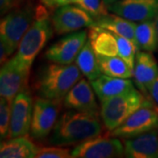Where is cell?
<instances>
[{
	"label": "cell",
	"mask_w": 158,
	"mask_h": 158,
	"mask_svg": "<svg viewBox=\"0 0 158 158\" xmlns=\"http://www.w3.org/2000/svg\"><path fill=\"white\" fill-rule=\"evenodd\" d=\"M11 102L5 98H0V137L6 140L8 137L11 124Z\"/></svg>",
	"instance_id": "cell-25"
},
{
	"label": "cell",
	"mask_w": 158,
	"mask_h": 158,
	"mask_svg": "<svg viewBox=\"0 0 158 158\" xmlns=\"http://www.w3.org/2000/svg\"><path fill=\"white\" fill-rule=\"evenodd\" d=\"M77 0H46L43 4L47 7L53 8V7H60L66 5H73L77 3Z\"/></svg>",
	"instance_id": "cell-29"
},
{
	"label": "cell",
	"mask_w": 158,
	"mask_h": 158,
	"mask_svg": "<svg viewBox=\"0 0 158 158\" xmlns=\"http://www.w3.org/2000/svg\"><path fill=\"white\" fill-rule=\"evenodd\" d=\"M135 37L140 50L154 52L158 46L156 20L151 19L136 23Z\"/></svg>",
	"instance_id": "cell-23"
},
{
	"label": "cell",
	"mask_w": 158,
	"mask_h": 158,
	"mask_svg": "<svg viewBox=\"0 0 158 158\" xmlns=\"http://www.w3.org/2000/svg\"><path fill=\"white\" fill-rule=\"evenodd\" d=\"M135 26L136 22L120 17L115 13H108L107 15L95 19V22L92 25V27H98L101 28L107 29L113 34H118L130 40L135 46L136 49L140 51V48L135 37Z\"/></svg>",
	"instance_id": "cell-18"
},
{
	"label": "cell",
	"mask_w": 158,
	"mask_h": 158,
	"mask_svg": "<svg viewBox=\"0 0 158 158\" xmlns=\"http://www.w3.org/2000/svg\"><path fill=\"white\" fill-rule=\"evenodd\" d=\"M76 65L86 78L92 81L102 75L95 51L88 40L76 58Z\"/></svg>",
	"instance_id": "cell-21"
},
{
	"label": "cell",
	"mask_w": 158,
	"mask_h": 158,
	"mask_svg": "<svg viewBox=\"0 0 158 158\" xmlns=\"http://www.w3.org/2000/svg\"><path fill=\"white\" fill-rule=\"evenodd\" d=\"M102 131L98 112L69 109L58 118L48 141L52 145L63 147L77 145L101 135Z\"/></svg>",
	"instance_id": "cell-1"
},
{
	"label": "cell",
	"mask_w": 158,
	"mask_h": 158,
	"mask_svg": "<svg viewBox=\"0 0 158 158\" xmlns=\"http://www.w3.org/2000/svg\"><path fill=\"white\" fill-rule=\"evenodd\" d=\"M63 106L69 110L98 112L95 91L90 83L85 78L80 79L64 97Z\"/></svg>",
	"instance_id": "cell-15"
},
{
	"label": "cell",
	"mask_w": 158,
	"mask_h": 158,
	"mask_svg": "<svg viewBox=\"0 0 158 158\" xmlns=\"http://www.w3.org/2000/svg\"><path fill=\"white\" fill-rule=\"evenodd\" d=\"M103 1L105 2V4H106V6H107V7H108V6L112 5L113 3L116 2L117 0H103Z\"/></svg>",
	"instance_id": "cell-32"
},
{
	"label": "cell",
	"mask_w": 158,
	"mask_h": 158,
	"mask_svg": "<svg viewBox=\"0 0 158 158\" xmlns=\"http://www.w3.org/2000/svg\"><path fill=\"white\" fill-rule=\"evenodd\" d=\"M146 98L141 91L135 88L100 102V117L104 126L112 132L140 107Z\"/></svg>",
	"instance_id": "cell-5"
},
{
	"label": "cell",
	"mask_w": 158,
	"mask_h": 158,
	"mask_svg": "<svg viewBox=\"0 0 158 158\" xmlns=\"http://www.w3.org/2000/svg\"><path fill=\"white\" fill-rule=\"evenodd\" d=\"M90 85L100 102L135 88L131 78L114 77L105 74L90 81Z\"/></svg>",
	"instance_id": "cell-17"
},
{
	"label": "cell",
	"mask_w": 158,
	"mask_h": 158,
	"mask_svg": "<svg viewBox=\"0 0 158 158\" xmlns=\"http://www.w3.org/2000/svg\"><path fill=\"white\" fill-rule=\"evenodd\" d=\"M24 0H0L1 15H6L8 12L14 11L23 6Z\"/></svg>",
	"instance_id": "cell-28"
},
{
	"label": "cell",
	"mask_w": 158,
	"mask_h": 158,
	"mask_svg": "<svg viewBox=\"0 0 158 158\" xmlns=\"http://www.w3.org/2000/svg\"><path fill=\"white\" fill-rule=\"evenodd\" d=\"M124 156L130 158H158V130L124 139Z\"/></svg>",
	"instance_id": "cell-16"
},
{
	"label": "cell",
	"mask_w": 158,
	"mask_h": 158,
	"mask_svg": "<svg viewBox=\"0 0 158 158\" xmlns=\"http://www.w3.org/2000/svg\"><path fill=\"white\" fill-rule=\"evenodd\" d=\"M155 129H158V106L147 98L140 107L111 132V135L128 139Z\"/></svg>",
	"instance_id": "cell-6"
},
{
	"label": "cell",
	"mask_w": 158,
	"mask_h": 158,
	"mask_svg": "<svg viewBox=\"0 0 158 158\" xmlns=\"http://www.w3.org/2000/svg\"><path fill=\"white\" fill-rule=\"evenodd\" d=\"M36 18V8L31 4L23 5L1 19L0 39L9 56L18 49L21 40Z\"/></svg>",
	"instance_id": "cell-4"
},
{
	"label": "cell",
	"mask_w": 158,
	"mask_h": 158,
	"mask_svg": "<svg viewBox=\"0 0 158 158\" xmlns=\"http://www.w3.org/2000/svg\"><path fill=\"white\" fill-rule=\"evenodd\" d=\"M71 150L63 146L53 145L52 147H40L37 149L35 158H69Z\"/></svg>",
	"instance_id": "cell-27"
},
{
	"label": "cell",
	"mask_w": 158,
	"mask_h": 158,
	"mask_svg": "<svg viewBox=\"0 0 158 158\" xmlns=\"http://www.w3.org/2000/svg\"><path fill=\"white\" fill-rule=\"evenodd\" d=\"M45 1H46V0H41V2H42V3H44Z\"/></svg>",
	"instance_id": "cell-34"
},
{
	"label": "cell",
	"mask_w": 158,
	"mask_h": 158,
	"mask_svg": "<svg viewBox=\"0 0 158 158\" xmlns=\"http://www.w3.org/2000/svg\"><path fill=\"white\" fill-rule=\"evenodd\" d=\"M158 76V64L151 52H137L134 67V83L146 98L149 96V89Z\"/></svg>",
	"instance_id": "cell-14"
},
{
	"label": "cell",
	"mask_w": 158,
	"mask_h": 158,
	"mask_svg": "<svg viewBox=\"0 0 158 158\" xmlns=\"http://www.w3.org/2000/svg\"><path fill=\"white\" fill-rule=\"evenodd\" d=\"M88 40L97 55L108 56L118 55L117 40L113 33L107 29L91 27L88 32Z\"/></svg>",
	"instance_id": "cell-20"
},
{
	"label": "cell",
	"mask_w": 158,
	"mask_h": 158,
	"mask_svg": "<svg viewBox=\"0 0 158 158\" xmlns=\"http://www.w3.org/2000/svg\"><path fill=\"white\" fill-rule=\"evenodd\" d=\"M149 96L152 98L153 102L158 106V76L149 89Z\"/></svg>",
	"instance_id": "cell-30"
},
{
	"label": "cell",
	"mask_w": 158,
	"mask_h": 158,
	"mask_svg": "<svg viewBox=\"0 0 158 158\" xmlns=\"http://www.w3.org/2000/svg\"><path fill=\"white\" fill-rule=\"evenodd\" d=\"M29 74L15 57L9 59L2 65L0 71V96L12 101L18 93L27 89Z\"/></svg>",
	"instance_id": "cell-12"
},
{
	"label": "cell",
	"mask_w": 158,
	"mask_h": 158,
	"mask_svg": "<svg viewBox=\"0 0 158 158\" xmlns=\"http://www.w3.org/2000/svg\"><path fill=\"white\" fill-rule=\"evenodd\" d=\"M123 156V142L111 134L95 136L79 143L71 150L73 158H115Z\"/></svg>",
	"instance_id": "cell-8"
},
{
	"label": "cell",
	"mask_w": 158,
	"mask_h": 158,
	"mask_svg": "<svg viewBox=\"0 0 158 158\" xmlns=\"http://www.w3.org/2000/svg\"><path fill=\"white\" fill-rule=\"evenodd\" d=\"M38 147L30 140L28 135L2 140L0 145L1 158H34Z\"/></svg>",
	"instance_id": "cell-19"
},
{
	"label": "cell",
	"mask_w": 158,
	"mask_h": 158,
	"mask_svg": "<svg viewBox=\"0 0 158 158\" xmlns=\"http://www.w3.org/2000/svg\"><path fill=\"white\" fill-rule=\"evenodd\" d=\"M33 109V98L28 89L18 93L11 102V124L6 139L28 135L32 123Z\"/></svg>",
	"instance_id": "cell-11"
},
{
	"label": "cell",
	"mask_w": 158,
	"mask_h": 158,
	"mask_svg": "<svg viewBox=\"0 0 158 158\" xmlns=\"http://www.w3.org/2000/svg\"><path fill=\"white\" fill-rule=\"evenodd\" d=\"M113 35L117 40V44H118V56L121 57L124 61H126L130 67L134 69L136 54L138 52L135 46L134 45V43L130 40L127 39L123 36H120L116 34H113Z\"/></svg>",
	"instance_id": "cell-24"
},
{
	"label": "cell",
	"mask_w": 158,
	"mask_h": 158,
	"mask_svg": "<svg viewBox=\"0 0 158 158\" xmlns=\"http://www.w3.org/2000/svg\"><path fill=\"white\" fill-rule=\"evenodd\" d=\"M10 56L7 53V50H6V47L5 45L1 42L0 43V62H1V64L3 65L4 63H6L9 59L8 57Z\"/></svg>",
	"instance_id": "cell-31"
},
{
	"label": "cell",
	"mask_w": 158,
	"mask_h": 158,
	"mask_svg": "<svg viewBox=\"0 0 158 158\" xmlns=\"http://www.w3.org/2000/svg\"><path fill=\"white\" fill-rule=\"evenodd\" d=\"M56 34H70L80 29L92 27L95 19L92 16L77 5H66L58 7L51 18Z\"/></svg>",
	"instance_id": "cell-9"
},
{
	"label": "cell",
	"mask_w": 158,
	"mask_h": 158,
	"mask_svg": "<svg viewBox=\"0 0 158 158\" xmlns=\"http://www.w3.org/2000/svg\"><path fill=\"white\" fill-rule=\"evenodd\" d=\"M88 38L86 30L70 33L56 41L47 49L46 58L52 62L72 64Z\"/></svg>",
	"instance_id": "cell-10"
},
{
	"label": "cell",
	"mask_w": 158,
	"mask_h": 158,
	"mask_svg": "<svg viewBox=\"0 0 158 158\" xmlns=\"http://www.w3.org/2000/svg\"><path fill=\"white\" fill-rule=\"evenodd\" d=\"M97 58L102 74L121 78H132L134 77V69L118 56L97 55Z\"/></svg>",
	"instance_id": "cell-22"
},
{
	"label": "cell",
	"mask_w": 158,
	"mask_h": 158,
	"mask_svg": "<svg viewBox=\"0 0 158 158\" xmlns=\"http://www.w3.org/2000/svg\"><path fill=\"white\" fill-rule=\"evenodd\" d=\"M46 7L36 8V18L21 40L14 56L19 65L29 72L36 56L53 35V25Z\"/></svg>",
	"instance_id": "cell-3"
},
{
	"label": "cell",
	"mask_w": 158,
	"mask_h": 158,
	"mask_svg": "<svg viewBox=\"0 0 158 158\" xmlns=\"http://www.w3.org/2000/svg\"><path fill=\"white\" fill-rule=\"evenodd\" d=\"M82 72L75 64L53 62L40 70L34 83L38 96L49 99H62L82 77Z\"/></svg>",
	"instance_id": "cell-2"
},
{
	"label": "cell",
	"mask_w": 158,
	"mask_h": 158,
	"mask_svg": "<svg viewBox=\"0 0 158 158\" xmlns=\"http://www.w3.org/2000/svg\"><path fill=\"white\" fill-rule=\"evenodd\" d=\"M75 5L83 8L90 16L94 18V19L109 13L107 6L103 0H77Z\"/></svg>",
	"instance_id": "cell-26"
},
{
	"label": "cell",
	"mask_w": 158,
	"mask_h": 158,
	"mask_svg": "<svg viewBox=\"0 0 158 158\" xmlns=\"http://www.w3.org/2000/svg\"><path fill=\"white\" fill-rule=\"evenodd\" d=\"M108 10L134 22L154 19L158 16V0H117Z\"/></svg>",
	"instance_id": "cell-13"
},
{
	"label": "cell",
	"mask_w": 158,
	"mask_h": 158,
	"mask_svg": "<svg viewBox=\"0 0 158 158\" xmlns=\"http://www.w3.org/2000/svg\"><path fill=\"white\" fill-rule=\"evenodd\" d=\"M156 27H157V35H158V16L156 18Z\"/></svg>",
	"instance_id": "cell-33"
},
{
	"label": "cell",
	"mask_w": 158,
	"mask_h": 158,
	"mask_svg": "<svg viewBox=\"0 0 158 158\" xmlns=\"http://www.w3.org/2000/svg\"><path fill=\"white\" fill-rule=\"evenodd\" d=\"M62 103V99H49L40 97L34 101L30 127L33 138L41 140L51 134L59 118Z\"/></svg>",
	"instance_id": "cell-7"
}]
</instances>
